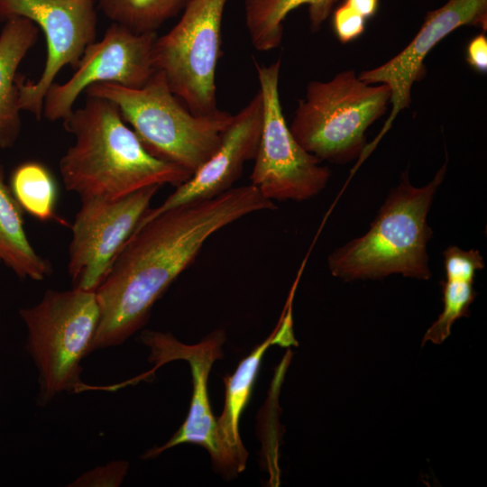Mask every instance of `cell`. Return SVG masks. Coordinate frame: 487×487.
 I'll return each instance as SVG.
<instances>
[{
    "label": "cell",
    "instance_id": "7c38bea8",
    "mask_svg": "<svg viewBox=\"0 0 487 487\" xmlns=\"http://www.w3.org/2000/svg\"><path fill=\"white\" fill-rule=\"evenodd\" d=\"M156 38V32H134L113 23L99 41L87 47L70 78L49 87L42 115L51 122L62 121L80 94L94 84L142 87L155 71L152 52Z\"/></svg>",
    "mask_w": 487,
    "mask_h": 487
},
{
    "label": "cell",
    "instance_id": "52a82bcc",
    "mask_svg": "<svg viewBox=\"0 0 487 487\" xmlns=\"http://www.w3.org/2000/svg\"><path fill=\"white\" fill-rule=\"evenodd\" d=\"M228 0H190L179 22L152 46V64L172 93L197 115L219 111L216 70L222 55L221 28Z\"/></svg>",
    "mask_w": 487,
    "mask_h": 487
},
{
    "label": "cell",
    "instance_id": "7402d4cb",
    "mask_svg": "<svg viewBox=\"0 0 487 487\" xmlns=\"http://www.w3.org/2000/svg\"><path fill=\"white\" fill-rule=\"evenodd\" d=\"M129 464L126 461H111L85 472L70 487H118L124 482Z\"/></svg>",
    "mask_w": 487,
    "mask_h": 487
},
{
    "label": "cell",
    "instance_id": "4fadbf2b",
    "mask_svg": "<svg viewBox=\"0 0 487 487\" xmlns=\"http://www.w3.org/2000/svg\"><path fill=\"white\" fill-rule=\"evenodd\" d=\"M486 24L487 0H448L440 8L427 13L418 32L399 54L358 76L366 84L387 85L391 93L390 115L376 141L367 145L363 156L390 129L400 112L409 106L412 86L423 76V61L436 43L461 26H480L485 31Z\"/></svg>",
    "mask_w": 487,
    "mask_h": 487
},
{
    "label": "cell",
    "instance_id": "9a60e30c",
    "mask_svg": "<svg viewBox=\"0 0 487 487\" xmlns=\"http://www.w3.org/2000/svg\"><path fill=\"white\" fill-rule=\"evenodd\" d=\"M38 32V27L23 17L6 20L0 32V149L13 146L20 133L17 70Z\"/></svg>",
    "mask_w": 487,
    "mask_h": 487
},
{
    "label": "cell",
    "instance_id": "6da1fadb",
    "mask_svg": "<svg viewBox=\"0 0 487 487\" xmlns=\"http://www.w3.org/2000/svg\"><path fill=\"white\" fill-rule=\"evenodd\" d=\"M277 208L251 183L167 210L137 227L95 290L100 317L93 351L124 344L214 234L242 217Z\"/></svg>",
    "mask_w": 487,
    "mask_h": 487
},
{
    "label": "cell",
    "instance_id": "8fae6325",
    "mask_svg": "<svg viewBox=\"0 0 487 487\" xmlns=\"http://www.w3.org/2000/svg\"><path fill=\"white\" fill-rule=\"evenodd\" d=\"M160 188L146 187L116 199H81L69 248L73 288L96 290Z\"/></svg>",
    "mask_w": 487,
    "mask_h": 487
},
{
    "label": "cell",
    "instance_id": "ba28073f",
    "mask_svg": "<svg viewBox=\"0 0 487 487\" xmlns=\"http://www.w3.org/2000/svg\"><path fill=\"white\" fill-rule=\"evenodd\" d=\"M254 64L263 114L251 184L271 201L312 198L326 187L331 171L297 142L286 124L279 94L280 60Z\"/></svg>",
    "mask_w": 487,
    "mask_h": 487
},
{
    "label": "cell",
    "instance_id": "ffe728a7",
    "mask_svg": "<svg viewBox=\"0 0 487 487\" xmlns=\"http://www.w3.org/2000/svg\"><path fill=\"white\" fill-rule=\"evenodd\" d=\"M10 188L21 207L37 219L64 222L55 212V180L43 164L37 161L20 164L12 174Z\"/></svg>",
    "mask_w": 487,
    "mask_h": 487
},
{
    "label": "cell",
    "instance_id": "e0dca14e",
    "mask_svg": "<svg viewBox=\"0 0 487 487\" xmlns=\"http://www.w3.org/2000/svg\"><path fill=\"white\" fill-rule=\"evenodd\" d=\"M445 279L440 281L444 308L437 319L426 332L423 343L442 344L450 335L454 323L470 315V306L476 297L473 288L476 271L484 268L478 250H463L455 245L443 252Z\"/></svg>",
    "mask_w": 487,
    "mask_h": 487
},
{
    "label": "cell",
    "instance_id": "7a4b0ae2",
    "mask_svg": "<svg viewBox=\"0 0 487 487\" xmlns=\"http://www.w3.org/2000/svg\"><path fill=\"white\" fill-rule=\"evenodd\" d=\"M62 122L74 143L61 157L60 172L66 189L80 199H116L146 187H178L191 177L152 155L106 98L87 96Z\"/></svg>",
    "mask_w": 487,
    "mask_h": 487
},
{
    "label": "cell",
    "instance_id": "d4e9b609",
    "mask_svg": "<svg viewBox=\"0 0 487 487\" xmlns=\"http://www.w3.org/2000/svg\"><path fill=\"white\" fill-rule=\"evenodd\" d=\"M344 3L367 19L376 13L379 0H345Z\"/></svg>",
    "mask_w": 487,
    "mask_h": 487
},
{
    "label": "cell",
    "instance_id": "3957f363",
    "mask_svg": "<svg viewBox=\"0 0 487 487\" xmlns=\"http://www.w3.org/2000/svg\"><path fill=\"white\" fill-rule=\"evenodd\" d=\"M446 173V162L422 187L401 175L367 232L334 250L327 258L331 274L345 281L381 280L392 274L428 280L427 244L433 230L427 216Z\"/></svg>",
    "mask_w": 487,
    "mask_h": 487
},
{
    "label": "cell",
    "instance_id": "30bf717a",
    "mask_svg": "<svg viewBox=\"0 0 487 487\" xmlns=\"http://www.w3.org/2000/svg\"><path fill=\"white\" fill-rule=\"evenodd\" d=\"M142 340L150 349V362L156 367L176 361L188 362L192 377V398L188 414L177 432L161 446L154 447L143 455L152 458L180 444L191 443L204 447L213 464L223 475L233 477L242 469L221 441L217 421L212 413L208 396V377L213 364L223 357L225 332L213 331L196 345H185L170 333L146 330Z\"/></svg>",
    "mask_w": 487,
    "mask_h": 487
},
{
    "label": "cell",
    "instance_id": "cb8c5ba5",
    "mask_svg": "<svg viewBox=\"0 0 487 487\" xmlns=\"http://www.w3.org/2000/svg\"><path fill=\"white\" fill-rule=\"evenodd\" d=\"M466 60L476 70L483 73L487 70V39L484 34L474 37L468 44Z\"/></svg>",
    "mask_w": 487,
    "mask_h": 487
},
{
    "label": "cell",
    "instance_id": "8992f818",
    "mask_svg": "<svg viewBox=\"0 0 487 487\" xmlns=\"http://www.w3.org/2000/svg\"><path fill=\"white\" fill-rule=\"evenodd\" d=\"M19 315L28 332L26 350L38 371L39 405L83 389L80 363L89 354L100 317L95 291L50 289Z\"/></svg>",
    "mask_w": 487,
    "mask_h": 487
},
{
    "label": "cell",
    "instance_id": "ac0fdd59",
    "mask_svg": "<svg viewBox=\"0 0 487 487\" xmlns=\"http://www.w3.org/2000/svg\"><path fill=\"white\" fill-rule=\"evenodd\" d=\"M0 262L22 279L42 280L50 263L36 253L27 238L21 206L5 181L0 164Z\"/></svg>",
    "mask_w": 487,
    "mask_h": 487
},
{
    "label": "cell",
    "instance_id": "d6986e66",
    "mask_svg": "<svg viewBox=\"0 0 487 487\" xmlns=\"http://www.w3.org/2000/svg\"><path fill=\"white\" fill-rule=\"evenodd\" d=\"M337 0H244V16L253 46L260 51L277 48L283 35V21L300 5L308 6L312 32L320 29Z\"/></svg>",
    "mask_w": 487,
    "mask_h": 487
},
{
    "label": "cell",
    "instance_id": "9c48e42d",
    "mask_svg": "<svg viewBox=\"0 0 487 487\" xmlns=\"http://www.w3.org/2000/svg\"><path fill=\"white\" fill-rule=\"evenodd\" d=\"M96 0H0V21L23 17L42 31L46 60L36 81L18 74L20 109L42 116L44 96L67 66L76 69L87 47L96 41Z\"/></svg>",
    "mask_w": 487,
    "mask_h": 487
},
{
    "label": "cell",
    "instance_id": "5bb4252c",
    "mask_svg": "<svg viewBox=\"0 0 487 487\" xmlns=\"http://www.w3.org/2000/svg\"><path fill=\"white\" fill-rule=\"evenodd\" d=\"M262 114V97L258 91L244 108L233 115L222 135L221 143L213 155L188 179L176 187L174 192L162 204L155 208H149L137 227L167 210L215 198L233 188L244 163L255 158Z\"/></svg>",
    "mask_w": 487,
    "mask_h": 487
},
{
    "label": "cell",
    "instance_id": "5b68a950",
    "mask_svg": "<svg viewBox=\"0 0 487 487\" xmlns=\"http://www.w3.org/2000/svg\"><path fill=\"white\" fill-rule=\"evenodd\" d=\"M391 96L387 85L366 84L345 70L326 82H309L289 127L321 161L347 163L363 156L365 132L385 114Z\"/></svg>",
    "mask_w": 487,
    "mask_h": 487
},
{
    "label": "cell",
    "instance_id": "44dd1931",
    "mask_svg": "<svg viewBox=\"0 0 487 487\" xmlns=\"http://www.w3.org/2000/svg\"><path fill=\"white\" fill-rule=\"evenodd\" d=\"M190 0H96L114 23L134 32H156L165 22L183 11Z\"/></svg>",
    "mask_w": 487,
    "mask_h": 487
},
{
    "label": "cell",
    "instance_id": "603a6c76",
    "mask_svg": "<svg viewBox=\"0 0 487 487\" xmlns=\"http://www.w3.org/2000/svg\"><path fill=\"white\" fill-rule=\"evenodd\" d=\"M365 20L343 3L333 14V26L339 41L346 43L359 37L364 31Z\"/></svg>",
    "mask_w": 487,
    "mask_h": 487
},
{
    "label": "cell",
    "instance_id": "2e32d148",
    "mask_svg": "<svg viewBox=\"0 0 487 487\" xmlns=\"http://www.w3.org/2000/svg\"><path fill=\"white\" fill-rule=\"evenodd\" d=\"M288 345V324L278 326L261 345L241 361L231 376L224 378L225 386V405L221 416L216 418L219 436L225 447L244 471L247 451L239 434V420L252 395L262 357L273 344Z\"/></svg>",
    "mask_w": 487,
    "mask_h": 487
},
{
    "label": "cell",
    "instance_id": "277c9868",
    "mask_svg": "<svg viewBox=\"0 0 487 487\" xmlns=\"http://www.w3.org/2000/svg\"><path fill=\"white\" fill-rule=\"evenodd\" d=\"M85 93L113 102L152 155L191 175L217 150L233 117L221 110L210 115H194L172 93L159 70L139 88L97 83Z\"/></svg>",
    "mask_w": 487,
    "mask_h": 487
}]
</instances>
